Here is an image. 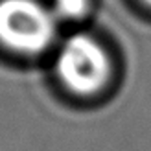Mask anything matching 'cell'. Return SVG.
<instances>
[{
	"mask_svg": "<svg viewBox=\"0 0 151 151\" xmlns=\"http://www.w3.org/2000/svg\"><path fill=\"white\" fill-rule=\"evenodd\" d=\"M57 19L37 0H0V44L20 55H37L55 39Z\"/></svg>",
	"mask_w": 151,
	"mask_h": 151,
	"instance_id": "1",
	"label": "cell"
},
{
	"mask_svg": "<svg viewBox=\"0 0 151 151\" xmlns=\"http://www.w3.org/2000/svg\"><path fill=\"white\" fill-rule=\"evenodd\" d=\"M55 72L61 83L76 94L98 92L109 79L111 61L107 52L88 35H72L57 54Z\"/></svg>",
	"mask_w": 151,
	"mask_h": 151,
	"instance_id": "2",
	"label": "cell"
},
{
	"mask_svg": "<svg viewBox=\"0 0 151 151\" xmlns=\"http://www.w3.org/2000/svg\"><path fill=\"white\" fill-rule=\"evenodd\" d=\"M88 9V0H54L55 19L76 20L81 19Z\"/></svg>",
	"mask_w": 151,
	"mask_h": 151,
	"instance_id": "3",
	"label": "cell"
},
{
	"mask_svg": "<svg viewBox=\"0 0 151 151\" xmlns=\"http://www.w3.org/2000/svg\"><path fill=\"white\" fill-rule=\"evenodd\" d=\"M144 2H146V4H149V6H151V0H144Z\"/></svg>",
	"mask_w": 151,
	"mask_h": 151,
	"instance_id": "4",
	"label": "cell"
}]
</instances>
